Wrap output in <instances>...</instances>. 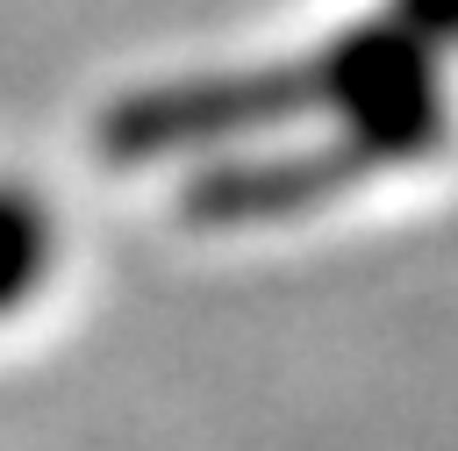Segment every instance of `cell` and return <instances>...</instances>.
Masks as SVG:
<instances>
[{
  "mask_svg": "<svg viewBox=\"0 0 458 451\" xmlns=\"http://www.w3.org/2000/svg\"><path fill=\"white\" fill-rule=\"evenodd\" d=\"M29 258H43V222L0 193V294H14L29 279Z\"/></svg>",
  "mask_w": 458,
  "mask_h": 451,
  "instance_id": "1",
  "label": "cell"
}]
</instances>
